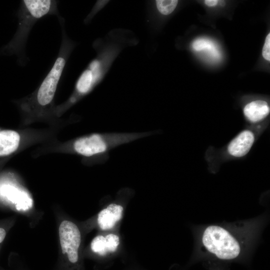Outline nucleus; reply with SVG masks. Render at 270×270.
I'll return each mask as SVG.
<instances>
[{
  "mask_svg": "<svg viewBox=\"0 0 270 270\" xmlns=\"http://www.w3.org/2000/svg\"><path fill=\"white\" fill-rule=\"evenodd\" d=\"M62 28V40L58 53L50 70L38 88L26 96L14 100L20 116L22 128L36 122H44L49 126L68 124L74 122L58 118L54 113L56 105L54 96L68 60L76 43L68 36L64 19L58 16Z\"/></svg>",
  "mask_w": 270,
  "mask_h": 270,
  "instance_id": "f257e3e1",
  "label": "nucleus"
},
{
  "mask_svg": "<svg viewBox=\"0 0 270 270\" xmlns=\"http://www.w3.org/2000/svg\"><path fill=\"white\" fill-rule=\"evenodd\" d=\"M153 132H94L82 135L65 142L57 139L40 144L34 152L38 156L50 153L74 154L80 156L86 165L103 164L109 152L122 144L147 137Z\"/></svg>",
  "mask_w": 270,
  "mask_h": 270,
  "instance_id": "f03ea898",
  "label": "nucleus"
},
{
  "mask_svg": "<svg viewBox=\"0 0 270 270\" xmlns=\"http://www.w3.org/2000/svg\"><path fill=\"white\" fill-rule=\"evenodd\" d=\"M111 33L110 38L96 40L93 47L96 56L88 64L78 78L74 89L64 102L56 106L55 115L58 118L90 94L101 82L112 63L129 42L123 34Z\"/></svg>",
  "mask_w": 270,
  "mask_h": 270,
  "instance_id": "7ed1b4c3",
  "label": "nucleus"
},
{
  "mask_svg": "<svg viewBox=\"0 0 270 270\" xmlns=\"http://www.w3.org/2000/svg\"><path fill=\"white\" fill-rule=\"evenodd\" d=\"M58 2L54 0H23L20 2L16 15L17 30L11 40L0 50V55H15L21 66L28 58L26 46L30 32L35 24L42 18L50 15H59Z\"/></svg>",
  "mask_w": 270,
  "mask_h": 270,
  "instance_id": "20e7f679",
  "label": "nucleus"
},
{
  "mask_svg": "<svg viewBox=\"0 0 270 270\" xmlns=\"http://www.w3.org/2000/svg\"><path fill=\"white\" fill-rule=\"evenodd\" d=\"M202 242L210 252L220 260L234 259L240 252L237 240L228 231L218 226H210L204 230Z\"/></svg>",
  "mask_w": 270,
  "mask_h": 270,
  "instance_id": "39448f33",
  "label": "nucleus"
},
{
  "mask_svg": "<svg viewBox=\"0 0 270 270\" xmlns=\"http://www.w3.org/2000/svg\"><path fill=\"white\" fill-rule=\"evenodd\" d=\"M255 138V134L251 130H242L229 142L227 146L228 152L234 158L244 156L251 150Z\"/></svg>",
  "mask_w": 270,
  "mask_h": 270,
  "instance_id": "423d86ee",
  "label": "nucleus"
},
{
  "mask_svg": "<svg viewBox=\"0 0 270 270\" xmlns=\"http://www.w3.org/2000/svg\"><path fill=\"white\" fill-rule=\"evenodd\" d=\"M124 208L116 203H111L101 210L97 216V222L103 230L112 228L122 218Z\"/></svg>",
  "mask_w": 270,
  "mask_h": 270,
  "instance_id": "0eeeda50",
  "label": "nucleus"
},
{
  "mask_svg": "<svg viewBox=\"0 0 270 270\" xmlns=\"http://www.w3.org/2000/svg\"><path fill=\"white\" fill-rule=\"evenodd\" d=\"M270 108L268 102L262 100L252 101L246 104L243 110L246 118L250 123L260 122L269 114Z\"/></svg>",
  "mask_w": 270,
  "mask_h": 270,
  "instance_id": "6e6552de",
  "label": "nucleus"
},
{
  "mask_svg": "<svg viewBox=\"0 0 270 270\" xmlns=\"http://www.w3.org/2000/svg\"><path fill=\"white\" fill-rule=\"evenodd\" d=\"M178 1L177 0H156L155 1L156 9L163 15L172 14L176 9Z\"/></svg>",
  "mask_w": 270,
  "mask_h": 270,
  "instance_id": "1a4fd4ad",
  "label": "nucleus"
},
{
  "mask_svg": "<svg viewBox=\"0 0 270 270\" xmlns=\"http://www.w3.org/2000/svg\"><path fill=\"white\" fill-rule=\"evenodd\" d=\"M92 251L100 255H104L107 252L105 237L102 235L95 236L90 244Z\"/></svg>",
  "mask_w": 270,
  "mask_h": 270,
  "instance_id": "9d476101",
  "label": "nucleus"
},
{
  "mask_svg": "<svg viewBox=\"0 0 270 270\" xmlns=\"http://www.w3.org/2000/svg\"><path fill=\"white\" fill-rule=\"evenodd\" d=\"M104 237L108 252H114L120 244L118 236L114 234H109Z\"/></svg>",
  "mask_w": 270,
  "mask_h": 270,
  "instance_id": "9b49d317",
  "label": "nucleus"
},
{
  "mask_svg": "<svg viewBox=\"0 0 270 270\" xmlns=\"http://www.w3.org/2000/svg\"><path fill=\"white\" fill-rule=\"evenodd\" d=\"M108 2V0H98L93 6L90 12L84 19V23L85 24H88L93 18L94 16L101 10Z\"/></svg>",
  "mask_w": 270,
  "mask_h": 270,
  "instance_id": "f8f14e48",
  "label": "nucleus"
},
{
  "mask_svg": "<svg viewBox=\"0 0 270 270\" xmlns=\"http://www.w3.org/2000/svg\"><path fill=\"white\" fill-rule=\"evenodd\" d=\"M192 47L194 49L197 51L201 50L205 48L210 49L212 48L210 42L204 39H198L196 40L193 43Z\"/></svg>",
  "mask_w": 270,
  "mask_h": 270,
  "instance_id": "ddd939ff",
  "label": "nucleus"
},
{
  "mask_svg": "<svg viewBox=\"0 0 270 270\" xmlns=\"http://www.w3.org/2000/svg\"><path fill=\"white\" fill-rule=\"evenodd\" d=\"M262 54L263 58L268 61H270V34L269 33L265 40L262 48Z\"/></svg>",
  "mask_w": 270,
  "mask_h": 270,
  "instance_id": "4468645a",
  "label": "nucleus"
},
{
  "mask_svg": "<svg viewBox=\"0 0 270 270\" xmlns=\"http://www.w3.org/2000/svg\"><path fill=\"white\" fill-rule=\"evenodd\" d=\"M217 0H206L204 4L208 6H214L218 4Z\"/></svg>",
  "mask_w": 270,
  "mask_h": 270,
  "instance_id": "2eb2a0df",
  "label": "nucleus"
},
{
  "mask_svg": "<svg viewBox=\"0 0 270 270\" xmlns=\"http://www.w3.org/2000/svg\"><path fill=\"white\" fill-rule=\"evenodd\" d=\"M6 236V231L2 228H0V244L2 243L4 240Z\"/></svg>",
  "mask_w": 270,
  "mask_h": 270,
  "instance_id": "dca6fc26",
  "label": "nucleus"
}]
</instances>
